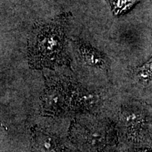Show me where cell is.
<instances>
[{
  "mask_svg": "<svg viewBox=\"0 0 152 152\" xmlns=\"http://www.w3.org/2000/svg\"><path fill=\"white\" fill-rule=\"evenodd\" d=\"M132 73L135 78L144 84H149L151 80V59L141 66L133 68Z\"/></svg>",
  "mask_w": 152,
  "mask_h": 152,
  "instance_id": "52a82bcc",
  "label": "cell"
},
{
  "mask_svg": "<svg viewBox=\"0 0 152 152\" xmlns=\"http://www.w3.org/2000/svg\"><path fill=\"white\" fill-rule=\"evenodd\" d=\"M38 145L41 152H58L57 145L50 137L42 134L38 140Z\"/></svg>",
  "mask_w": 152,
  "mask_h": 152,
  "instance_id": "ba28073f",
  "label": "cell"
},
{
  "mask_svg": "<svg viewBox=\"0 0 152 152\" xmlns=\"http://www.w3.org/2000/svg\"><path fill=\"white\" fill-rule=\"evenodd\" d=\"M73 42L83 61L87 66L103 70L108 67V61L105 55L83 41L73 40Z\"/></svg>",
  "mask_w": 152,
  "mask_h": 152,
  "instance_id": "3957f363",
  "label": "cell"
},
{
  "mask_svg": "<svg viewBox=\"0 0 152 152\" xmlns=\"http://www.w3.org/2000/svg\"><path fill=\"white\" fill-rule=\"evenodd\" d=\"M139 152H150L149 151H139Z\"/></svg>",
  "mask_w": 152,
  "mask_h": 152,
  "instance_id": "9c48e42d",
  "label": "cell"
},
{
  "mask_svg": "<svg viewBox=\"0 0 152 152\" xmlns=\"http://www.w3.org/2000/svg\"><path fill=\"white\" fill-rule=\"evenodd\" d=\"M122 118L126 126L130 129L137 128L144 123L143 114L137 110L125 109L123 112Z\"/></svg>",
  "mask_w": 152,
  "mask_h": 152,
  "instance_id": "8992f818",
  "label": "cell"
},
{
  "mask_svg": "<svg viewBox=\"0 0 152 152\" xmlns=\"http://www.w3.org/2000/svg\"><path fill=\"white\" fill-rule=\"evenodd\" d=\"M69 16V13H63L50 21L36 24L28 40L30 67L54 69L69 64L66 51V30Z\"/></svg>",
  "mask_w": 152,
  "mask_h": 152,
  "instance_id": "6da1fadb",
  "label": "cell"
},
{
  "mask_svg": "<svg viewBox=\"0 0 152 152\" xmlns=\"http://www.w3.org/2000/svg\"><path fill=\"white\" fill-rule=\"evenodd\" d=\"M115 16H121L128 13L141 0H106Z\"/></svg>",
  "mask_w": 152,
  "mask_h": 152,
  "instance_id": "5b68a950",
  "label": "cell"
},
{
  "mask_svg": "<svg viewBox=\"0 0 152 152\" xmlns=\"http://www.w3.org/2000/svg\"><path fill=\"white\" fill-rule=\"evenodd\" d=\"M65 83L60 80H54L47 83L43 96V109L49 113H58L62 111L67 102L69 90Z\"/></svg>",
  "mask_w": 152,
  "mask_h": 152,
  "instance_id": "7a4b0ae2",
  "label": "cell"
},
{
  "mask_svg": "<svg viewBox=\"0 0 152 152\" xmlns=\"http://www.w3.org/2000/svg\"><path fill=\"white\" fill-rule=\"evenodd\" d=\"M79 134H81L82 140L91 148H99L104 146L107 140V131L102 126H92L86 128L80 126Z\"/></svg>",
  "mask_w": 152,
  "mask_h": 152,
  "instance_id": "277c9868",
  "label": "cell"
}]
</instances>
